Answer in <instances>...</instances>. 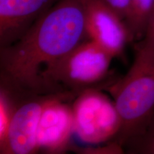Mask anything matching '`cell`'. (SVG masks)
Listing matches in <instances>:
<instances>
[{
    "label": "cell",
    "instance_id": "9c48e42d",
    "mask_svg": "<svg viewBox=\"0 0 154 154\" xmlns=\"http://www.w3.org/2000/svg\"><path fill=\"white\" fill-rule=\"evenodd\" d=\"M154 9V0H131L125 22L133 40H140L145 34L146 26Z\"/></svg>",
    "mask_w": 154,
    "mask_h": 154
},
{
    "label": "cell",
    "instance_id": "8fae6325",
    "mask_svg": "<svg viewBox=\"0 0 154 154\" xmlns=\"http://www.w3.org/2000/svg\"><path fill=\"white\" fill-rule=\"evenodd\" d=\"M121 18L125 21L130 7L131 0H104Z\"/></svg>",
    "mask_w": 154,
    "mask_h": 154
},
{
    "label": "cell",
    "instance_id": "52a82bcc",
    "mask_svg": "<svg viewBox=\"0 0 154 154\" xmlns=\"http://www.w3.org/2000/svg\"><path fill=\"white\" fill-rule=\"evenodd\" d=\"M84 5L88 39L113 58L122 57L127 44L134 42L125 21L104 0H84Z\"/></svg>",
    "mask_w": 154,
    "mask_h": 154
},
{
    "label": "cell",
    "instance_id": "6da1fadb",
    "mask_svg": "<svg viewBox=\"0 0 154 154\" xmlns=\"http://www.w3.org/2000/svg\"><path fill=\"white\" fill-rule=\"evenodd\" d=\"M86 39L84 0H59L19 40L0 49V84L50 94L42 73Z\"/></svg>",
    "mask_w": 154,
    "mask_h": 154
},
{
    "label": "cell",
    "instance_id": "30bf717a",
    "mask_svg": "<svg viewBox=\"0 0 154 154\" xmlns=\"http://www.w3.org/2000/svg\"><path fill=\"white\" fill-rule=\"evenodd\" d=\"M130 153L154 154V115L145 130L124 147Z\"/></svg>",
    "mask_w": 154,
    "mask_h": 154
},
{
    "label": "cell",
    "instance_id": "8992f818",
    "mask_svg": "<svg viewBox=\"0 0 154 154\" xmlns=\"http://www.w3.org/2000/svg\"><path fill=\"white\" fill-rule=\"evenodd\" d=\"M76 97L72 92L64 91L48 102L38 126V152L59 154L72 149L71 139L74 134L72 103Z\"/></svg>",
    "mask_w": 154,
    "mask_h": 154
},
{
    "label": "cell",
    "instance_id": "7a4b0ae2",
    "mask_svg": "<svg viewBox=\"0 0 154 154\" xmlns=\"http://www.w3.org/2000/svg\"><path fill=\"white\" fill-rule=\"evenodd\" d=\"M107 91L113 96L121 120L120 130L111 142L124 149L143 133L154 115V48L143 39L135 44L129 70Z\"/></svg>",
    "mask_w": 154,
    "mask_h": 154
},
{
    "label": "cell",
    "instance_id": "277c9868",
    "mask_svg": "<svg viewBox=\"0 0 154 154\" xmlns=\"http://www.w3.org/2000/svg\"><path fill=\"white\" fill-rule=\"evenodd\" d=\"M74 134L90 144L110 143L121 128L114 101L101 90H89L79 95L72 103Z\"/></svg>",
    "mask_w": 154,
    "mask_h": 154
},
{
    "label": "cell",
    "instance_id": "ba28073f",
    "mask_svg": "<svg viewBox=\"0 0 154 154\" xmlns=\"http://www.w3.org/2000/svg\"><path fill=\"white\" fill-rule=\"evenodd\" d=\"M59 0H0V49L24 35Z\"/></svg>",
    "mask_w": 154,
    "mask_h": 154
},
{
    "label": "cell",
    "instance_id": "7c38bea8",
    "mask_svg": "<svg viewBox=\"0 0 154 154\" xmlns=\"http://www.w3.org/2000/svg\"><path fill=\"white\" fill-rule=\"evenodd\" d=\"M141 39L154 48V9L148 22L145 34Z\"/></svg>",
    "mask_w": 154,
    "mask_h": 154
},
{
    "label": "cell",
    "instance_id": "5b68a950",
    "mask_svg": "<svg viewBox=\"0 0 154 154\" xmlns=\"http://www.w3.org/2000/svg\"><path fill=\"white\" fill-rule=\"evenodd\" d=\"M63 92L38 94L23 91L7 134L0 141V153H38L36 134L42 113L48 102Z\"/></svg>",
    "mask_w": 154,
    "mask_h": 154
},
{
    "label": "cell",
    "instance_id": "3957f363",
    "mask_svg": "<svg viewBox=\"0 0 154 154\" xmlns=\"http://www.w3.org/2000/svg\"><path fill=\"white\" fill-rule=\"evenodd\" d=\"M113 59L88 38L47 67L42 76L51 93L70 91L78 96L89 90H107L119 78L110 69Z\"/></svg>",
    "mask_w": 154,
    "mask_h": 154
}]
</instances>
